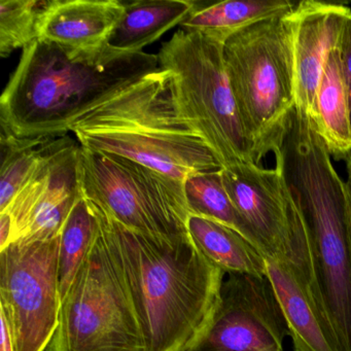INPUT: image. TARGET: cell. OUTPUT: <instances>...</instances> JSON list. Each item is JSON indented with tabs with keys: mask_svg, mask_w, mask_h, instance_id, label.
Returning a JSON list of instances; mask_svg holds the SVG:
<instances>
[{
	"mask_svg": "<svg viewBox=\"0 0 351 351\" xmlns=\"http://www.w3.org/2000/svg\"><path fill=\"white\" fill-rule=\"evenodd\" d=\"M87 203L120 271L147 351L194 350L213 326L227 274L191 235L176 243L157 241Z\"/></svg>",
	"mask_w": 351,
	"mask_h": 351,
	"instance_id": "1",
	"label": "cell"
},
{
	"mask_svg": "<svg viewBox=\"0 0 351 351\" xmlns=\"http://www.w3.org/2000/svg\"><path fill=\"white\" fill-rule=\"evenodd\" d=\"M160 69L157 55L110 46L73 56L36 40L22 50L0 97L1 131L19 138L61 137L106 100Z\"/></svg>",
	"mask_w": 351,
	"mask_h": 351,
	"instance_id": "2",
	"label": "cell"
},
{
	"mask_svg": "<svg viewBox=\"0 0 351 351\" xmlns=\"http://www.w3.org/2000/svg\"><path fill=\"white\" fill-rule=\"evenodd\" d=\"M71 132L84 149L132 160L178 182L221 169L178 112L169 77L161 69L90 110Z\"/></svg>",
	"mask_w": 351,
	"mask_h": 351,
	"instance_id": "3",
	"label": "cell"
},
{
	"mask_svg": "<svg viewBox=\"0 0 351 351\" xmlns=\"http://www.w3.org/2000/svg\"><path fill=\"white\" fill-rule=\"evenodd\" d=\"M309 234L320 299L345 351H351V250L346 182L337 173L319 135L299 125L276 156Z\"/></svg>",
	"mask_w": 351,
	"mask_h": 351,
	"instance_id": "4",
	"label": "cell"
},
{
	"mask_svg": "<svg viewBox=\"0 0 351 351\" xmlns=\"http://www.w3.org/2000/svg\"><path fill=\"white\" fill-rule=\"evenodd\" d=\"M223 58L256 164L282 145L295 110L291 40L285 14L252 24L223 45Z\"/></svg>",
	"mask_w": 351,
	"mask_h": 351,
	"instance_id": "5",
	"label": "cell"
},
{
	"mask_svg": "<svg viewBox=\"0 0 351 351\" xmlns=\"http://www.w3.org/2000/svg\"><path fill=\"white\" fill-rule=\"evenodd\" d=\"M178 112L213 152L221 168L256 163L223 58V45L180 29L157 54Z\"/></svg>",
	"mask_w": 351,
	"mask_h": 351,
	"instance_id": "6",
	"label": "cell"
},
{
	"mask_svg": "<svg viewBox=\"0 0 351 351\" xmlns=\"http://www.w3.org/2000/svg\"><path fill=\"white\" fill-rule=\"evenodd\" d=\"M79 172L83 198L125 227L168 243L190 235L184 182L132 160L82 147Z\"/></svg>",
	"mask_w": 351,
	"mask_h": 351,
	"instance_id": "7",
	"label": "cell"
},
{
	"mask_svg": "<svg viewBox=\"0 0 351 351\" xmlns=\"http://www.w3.org/2000/svg\"><path fill=\"white\" fill-rule=\"evenodd\" d=\"M47 351H147L132 302L97 221Z\"/></svg>",
	"mask_w": 351,
	"mask_h": 351,
	"instance_id": "8",
	"label": "cell"
},
{
	"mask_svg": "<svg viewBox=\"0 0 351 351\" xmlns=\"http://www.w3.org/2000/svg\"><path fill=\"white\" fill-rule=\"evenodd\" d=\"M61 235L0 250V318L15 351H47L61 310Z\"/></svg>",
	"mask_w": 351,
	"mask_h": 351,
	"instance_id": "9",
	"label": "cell"
},
{
	"mask_svg": "<svg viewBox=\"0 0 351 351\" xmlns=\"http://www.w3.org/2000/svg\"><path fill=\"white\" fill-rule=\"evenodd\" d=\"M221 171L252 243L267 258L291 264L318 291L309 234L280 170L240 163Z\"/></svg>",
	"mask_w": 351,
	"mask_h": 351,
	"instance_id": "10",
	"label": "cell"
},
{
	"mask_svg": "<svg viewBox=\"0 0 351 351\" xmlns=\"http://www.w3.org/2000/svg\"><path fill=\"white\" fill-rule=\"evenodd\" d=\"M287 336L268 277L227 274L213 326L193 351H285Z\"/></svg>",
	"mask_w": 351,
	"mask_h": 351,
	"instance_id": "11",
	"label": "cell"
},
{
	"mask_svg": "<svg viewBox=\"0 0 351 351\" xmlns=\"http://www.w3.org/2000/svg\"><path fill=\"white\" fill-rule=\"evenodd\" d=\"M351 9L338 3L302 0L285 14L293 61L295 110L313 122L316 96L326 61L339 48Z\"/></svg>",
	"mask_w": 351,
	"mask_h": 351,
	"instance_id": "12",
	"label": "cell"
},
{
	"mask_svg": "<svg viewBox=\"0 0 351 351\" xmlns=\"http://www.w3.org/2000/svg\"><path fill=\"white\" fill-rule=\"evenodd\" d=\"M124 13L119 0H52L40 15L38 40L73 56L96 54L108 48Z\"/></svg>",
	"mask_w": 351,
	"mask_h": 351,
	"instance_id": "13",
	"label": "cell"
},
{
	"mask_svg": "<svg viewBox=\"0 0 351 351\" xmlns=\"http://www.w3.org/2000/svg\"><path fill=\"white\" fill-rule=\"evenodd\" d=\"M267 277L287 322L293 351H345L314 285L283 261L267 258Z\"/></svg>",
	"mask_w": 351,
	"mask_h": 351,
	"instance_id": "14",
	"label": "cell"
},
{
	"mask_svg": "<svg viewBox=\"0 0 351 351\" xmlns=\"http://www.w3.org/2000/svg\"><path fill=\"white\" fill-rule=\"evenodd\" d=\"M80 149L81 145L77 141L67 135L55 139L46 190L20 240H50L62 233L67 217L82 197Z\"/></svg>",
	"mask_w": 351,
	"mask_h": 351,
	"instance_id": "15",
	"label": "cell"
},
{
	"mask_svg": "<svg viewBox=\"0 0 351 351\" xmlns=\"http://www.w3.org/2000/svg\"><path fill=\"white\" fill-rule=\"evenodd\" d=\"M295 3L289 0L196 1L192 13L180 24V29L225 45L240 30L258 22L285 15Z\"/></svg>",
	"mask_w": 351,
	"mask_h": 351,
	"instance_id": "16",
	"label": "cell"
},
{
	"mask_svg": "<svg viewBox=\"0 0 351 351\" xmlns=\"http://www.w3.org/2000/svg\"><path fill=\"white\" fill-rule=\"evenodd\" d=\"M125 13L108 46L125 53L145 52L166 32L180 25L195 8V0L123 1Z\"/></svg>",
	"mask_w": 351,
	"mask_h": 351,
	"instance_id": "17",
	"label": "cell"
},
{
	"mask_svg": "<svg viewBox=\"0 0 351 351\" xmlns=\"http://www.w3.org/2000/svg\"><path fill=\"white\" fill-rule=\"evenodd\" d=\"M311 126L324 141L330 157L346 160L351 155V122L339 48L326 61L316 96Z\"/></svg>",
	"mask_w": 351,
	"mask_h": 351,
	"instance_id": "18",
	"label": "cell"
},
{
	"mask_svg": "<svg viewBox=\"0 0 351 351\" xmlns=\"http://www.w3.org/2000/svg\"><path fill=\"white\" fill-rule=\"evenodd\" d=\"M188 230L199 250L226 274L267 276V258L245 237L228 226L190 215Z\"/></svg>",
	"mask_w": 351,
	"mask_h": 351,
	"instance_id": "19",
	"label": "cell"
},
{
	"mask_svg": "<svg viewBox=\"0 0 351 351\" xmlns=\"http://www.w3.org/2000/svg\"><path fill=\"white\" fill-rule=\"evenodd\" d=\"M51 138H19L1 131L0 213L7 209L29 182Z\"/></svg>",
	"mask_w": 351,
	"mask_h": 351,
	"instance_id": "20",
	"label": "cell"
},
{
	"mask_svg": "<svg viewBox=\"0 0 351 351\" xmlns=\"http://www.w3.org/2000/svg\"><path fill=\"white\" fill-rule=\"evenodd\" d=\"M221 170L197 174L184 182V194L191 215L228 226L252 242L245 225L226 191Z\"/></svg>",
	"mask_w": 351,
	"mask_h": 351,
	"instance_id": "21",
	"label": "cell"
},
{
	"mask_svg": "<svg viewBox=\"0 0 351 351\" xmlns=\"http://www.w3.org/2000/svg\"><path fill=\"white\" fill-rule=\"evenodd\" d=\"M96 221L83 196L75 203L61 233L59 274L61 303L89 252L95 236Z\"/></svg>",
	"mask_w": 351,
	"mask_h": 351,
	"instance_id": "22",
	"label": "cell"
},
{
	"mask_svg": "<svg viewBox=\"0 0 351 351\" xmlns=\"http://www.w3.org/2000/svg\"><path fill=\"white\" fill-rule=\"evenodd\" d=\"M48 1L0 0V56L8 58L16 50L38 40V23Z\"/></svg>",
	"mask_w": 351,
	"mask_h": 351,
	"instance_id": "23",
	"label": "cell"
},
{
	"mask_svg": "<svg viewBox=\"0 0 351 351\" xmlns=\"http://www.w3.org/2000/svg\"><path fill=\"white\" fill-rule=\"evenodd\" d=\"M341 65H342L343 77L346 87L347 98H348L349 112H350L351 122V18L347 22L346 27L343 32L340 45Z\"/></svg>",
	"mask_w": 351,
	"mask_h": 351,
	"instance_id": "24",
	"label": "cell"
},
{
	"mask_svg": "<svg viewBox=\"0 0 351 351\" xmlns=\"http://www.w3.org/2000/svg\"><path fill=\"white\" fill-rule=\"evenodd\" d=\"M1 342H0V351H15L14 350L13 342H12L11 335L5 320L1 319Z\"/></svg>",
	"mask_w": 351,
	"mask_h": 351,
	"instance_id": "25",
	"label": "cell"
},
{
	"mask_svg": "<svg viewBox=\"0 0 351 351\" xmlns=\"http://www.w3.org/2000/svg\"><path fill=\"white\" fill-rule=\"evenodd\" d=\"M346 182L347 191V223H348V235L349 242H350L351 250V184L348 180H345Z\"/></svg>",
	"mask_w": 351,
	"mask_h": 351,
	"instance_id": "26",
	"label": "cell"
},
{
	"mask_svg": "<svg viewBox=\"0 0 351 351\" xmlns=\"http://www.w3.org/2000/svg\"><path fill=\"white\" fill-rule=\"evenodd\" d=\"M346 171H347V178L346 180H348L349 182L351 184V155L349 156L348 158H347L346 160Z\"/></svg>",
	"mask_w": 351,
	"mask_h": 351,
	"instance_id": "27",
	"label": "cell"
}]
</instances>
